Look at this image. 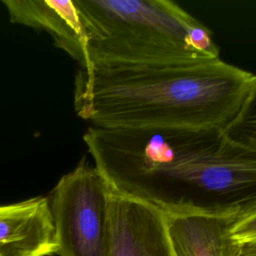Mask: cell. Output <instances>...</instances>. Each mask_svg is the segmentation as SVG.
Instances as JSON below:
<instances>
[{
    "label": "cell",
    "mask_w": 256,
    "mask_h": 256,
    "mask_svg": "<svg viewBox=\"0 0 256 256\" xmlns=\"http://www.w3.org/2000/svg\"><path fill=\"white\" fill-rule=\"evenodd\" d=\"M220 129L90 127L83 140L113 191L164 213L256 212V155Z\"/></svg>",
    "instance_id": "obj_1"
},
{
    "label": "cell",
    "mask_w": 256,
    "mask_h": 256,
    "mask_svg": "<svg viewBox=\"0 0 256 256\" xmlns=\"http://www.w3.org/2000/svg\"><path fill=\"white\" fill-rule=\"evenodd\" d=\"M253 77L221 59L81 67L74 108L100 128L222 130L238 112Z\"/></svg>",
    "instance_id": "obj_2"
},
{
    "label": "cell",
    "mask_w": 256,
    "mask_h": 256,
    "mask_svg": "<svg viewBox=\"0 0 256 256\" xmlns=\"http://www.w3.org/2000/svg\"><path fill=\"white\" fill-rule=\"evenodd\" d=\"M86 44L81 67L183 65L220 59L212 32L168 0H73Z\"/></svg>",
    "instance_id": "obj_3"
},
{
    "label": "cell",
    "mask_w": 256,
    "mask_h": 256,
    "mask_svg": "<svg viewBox=\"0 0 256 256\" xmlns=\"http://www.w3.org/2000/svg\"><path fill=\"white\" fill-rule=\"evenodd\" d=\"M109 187L81 161L51 192L50 211L58 256H109Z\"/></svg>",
    "instance_id": "obj_4"
},
{
    "label": "cell",
    "mask_w": 256,
    "mask_h": 256,
    "mask_svg": "<svg viewBox=\"0 0 256 256\" xmlns=\"http://www.w3.org/2000/svg\"><path fill=\"white\" fill-rule=\"evenodd\" d=\"M108 221L109 256H174L158 207L109 188Z\"/></svg>",
    "instance_id": "obj_5"
},
{
    "label": "cell",
    "mask_w": 256,
    "mask_h": 256,
    "mask_svg": "<svg viewBox=\"0 0 256 256\" xmlns=\"http://www.w3.org/2000/svg\"><path fill=\"white\" fill-rule=\"evenodd\" d=\"M56 251L48 197L0 205V256H52Z\"/></svg>",
    "instance_id": "obj_6"
},
{
    "label": "cell",
    "mask_w": 256,
    "mask_h": 256,
    "mask_svg": "<svg viewBox=\"0 0 256 256\" xmlns=\"http://www.w3.org/2000/svg\"><path fill=\"white\" fill-rule=\"evenodd\" d=\"M165 215L174 256H238L241 244L232 236L236 216L204 212Z\"/></svg>",
    "instance_id": "obj_7"
},
{
    "label": "cell",
    "mask_w": 256,
    "mask_h": 256,
    "mask_svg": "<svg viewBox=\"0 0 256 256\" xmlns=\"http://www.w3.org/2000/svg\"><path fill=\"white\" fill-rule=\"evenodd\" d=\"M2 3L12 23L47 31L56 47L66 51L80 65L83 63L86 35L73 0H4Z\"/></svg>",
    "instance_id": "obj_8"
},
{
    "label": "cell",
    "mask_w": 256,
    "mask_h": 256,
    "mask_svg": "<svg viewBox=\"0 0 256 256\" xmlns=\"http://www.w3.org/2000/svg\"><path fill=\"white\" fill-rule=\"evenodd\" d=\"M221 132L232 145L256 155V75L238 112Z\"/></svg>",
    "instance_id": "obj_9"
},
{
    "label": "cell",
    "mask_w": 256,
    "mask_h": 256,
    "mask_svg": "<svg viewBox=\"0 0 256 256\" xmlns=\"http://www.w3.org/2000/svg\"><path fill=\"white\" fill-rule=\"evenodd\" d=\"M232 236L240 244L256 242V212L239 218L232 227Z\"/></svg>",
    "instance_id": "obj_10"
},
{
    "label": "cell",
    "mask_w": 256,
    "mask_h": 256,
    "mask_svg": "<svg viewBox=\"0 0 256 256\" xmlns=\"http://www.w3.org/2000/svg\"><path fill=\"white\" fill-rule=\"evenodd\" d=\"M238 256H256V242L241 244Z\"/></svg>",
    "instance_id": "obj_11"
}]
</instances>
